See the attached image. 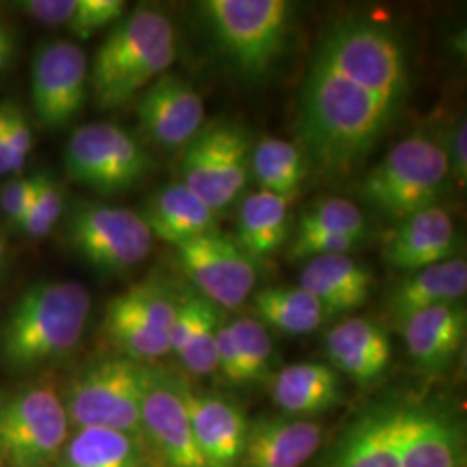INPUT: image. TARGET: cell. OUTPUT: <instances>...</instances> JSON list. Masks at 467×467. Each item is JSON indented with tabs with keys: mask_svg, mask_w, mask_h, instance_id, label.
<instances>
[{
	"mask_svg": "<svg viewBox=\"0 0 467 467\" xmlns=\"http://www.w3.org/2000/svg\"><path fill=\"white\" fill-rule=\"evenodd\" d=\"M201 11L218 46L243 73H265L281 56L289 30V2L204 0Z\"/></svg>",
	"mask_w": 467,
	"mask_h": 467,
	"instance_id": "7",
	"label": "cell"
},
{
	"mask_svg": "<svg viewBox=\"0 0 467 467\" xmlns=\"http://www.w3.org/2000/svg\"><path fill=\"white\" fill-rule=\"evenodd\" d=\"M222 317L220 308L201 296L200 312L192 331L177 355L192 376H208L217 370V333Z\"/></svg>",
	"mask_w": 467,
	"mask_h": 467,
	"instance_id": "33",
	"label": "cell"
},
{
	"mask_svg": "<svg viewBox=\"0 0 467 467\" xmlns=\"http://www.w3.org/2000/svg\"><path fill=\"white\" fill-rule=\"evenodd\" d=\"M177 57V35L171 19L158 9L137 7L115 23L104 38L88 82L96 104L113 109L134 99L167 73Z\"/></svg>",
	"mask_w": 467,
	"mask_h": 467,
	"instance_id": "3",
	"label": "cell"
},
{
	"mask_svg": "<svg viewBox=\"0 0 467 467\" xmlns=\"http://www.w3.org/2000/svg\"><path fill=\"white\" fill-rule=\"evenodd\" d=\"M142 438L165 467H206L196 445L179 378L146 368Z\"/></svg>",
	"mask_w": 467,
	"mask_h": 467,
	"instance_id": "13",
	"label": "cell"
},
{
	"mask_svg": "<svg viewBox=\"0 0 467 467\" xmlns=\"http://www.w3.org/2000/svg\"><path fill=\"white\" fill-rule=\"evenodd\" d=\"M324 430L310 419L258 418L248 422L239 467H305Z\"/></svg>",
	"mask_w": 467,
	"mask_h": 467,
	"instance_id": "18",
	"label": "cell"
},
{
	"mask_svg": "<svg viewBox=\"0 0 467 467\" xmlns=\"http://www.w3.org/2000/svg\"><path fill=\"white\" fill-rule=\"evenodd\" d=\"M449 161H451V173L455 182L461 187H466L467 179V123L466 118L459 119L453 134H451V150Z\"/></svg>",
	"mask_w": 467,
	"mask_h": 467,
	"instance_id": "41",
	"label": "cell"
},
{
	"mask_svg": "<svg viewBox=\"0 0 467 467\" xmlns=\"http://www.w3.org/2000/svg\"><path fill=\"white\" fill-rule=\"evenodd\" d=\"M5 264H7V239H5V234L0 231V275L5 270Z\"/></svg>",
	"mask_w": 467,
	"mask_h": 467,
	"instance_id": "44",
	"label": "cell"
},
{
	"mask_svg": "<svg viewBox=\"0 0 467 467\" xmlns=\"http://www.w3.org/2000/svg\"><path fill=\"white\" fill-rule=\"evenodd\" d=\"M234 341L239 351L246 384L264 381L274 358V345L267 327L258 318L239 317L229 320Z\"/></svg>",
	"mask_w": 467,
	"mask_h": 467,
	"instance_id": "34",
	"label": "cell"
},
{
	"mask_svg": "<svg viewBox=\"0 0 467 467\" xmlns=\"http://www.w3.org/2000/svg\"><path fill=\"white\" fill-rule=\"evenodd\" d=\"M217 370H220L222 376L231 384L235 386L246 384L243 362L234 341L229 320L223 317L220 320L217 333Z\"/></svg>",
	"mask_w": 467,
	"mask_h": 467,
	"instance_id": "40",
	"label": "cell"
},
{
	"mask_svg": "<svg viewBox=\"0 0 467 467\" xmlns=\"http://www.w3.org/2000/svg\"><path fill=\"white\" fill-rule=\"evenodd\" d=\"M123 0H77V9L67 30L77 38L87 40L108 25L118 23L125 15Z\"/></svg>",
	"mask_w": 467,
	"mask_h": 467,
	"instance_id": "37",
	"label": "cell"
},
{
	"mask_svg": "<svg viewBox=\"0 0 467 467\" xmlns=\"http://www.w3.org/2000/svg\"><path fill=\"white\" fill-rule=\"evenodd\" d=\"M251 152L250 135L239 125H208L184 148L179 163L181 182L218 213L248 184Z\"/></svg>",
	"mask_w": 467,
	"mask_h": 467,
	"instance_id": "9",
	"label": "cell"
},
{
	"mask_svg": "<svg viewBox=\"0 0 467 467\" xmlns=\"http://www.w3.org/2000/svg\"><path fill=\"white\" fill-rule=\"evenodd\" d=\"M177 260L201 291L220 310L239 308L256 284L254 262L231 235L212 231L177 246Z\"/></svg>",
	"mask_w": 467,
	"mask_h": 467,
	"instance_id": "11",
	"label": "cell"
},
{
	"mask_svg": "<svg viewBox=\"0 0 467 467\" xmlns=\"http://www.w3.org/2000/svg\"><path fill=\"white\" fill-rule=\"evenodd\" d=\"M144 130L165 150L185 148L202 129L204 102L184 78L165 73L140 94L135 106Z\"/></svg>",
	"mask_w": 467,
	"mask_h": 467,
	"instance_id": "14",
	"label": "cell"
},
{
	"mask_svg": "<svg viewBox=\"0 0 467 467\" xmlns=\"http://www.w3.org/2000/svg\"><path fill=\"white\" fill-rule=\"evenodd\" d=\"M181 301L175 300L161 284L139 283L117 295L108 305L148 326L152 331L168 336Z\"/></svg>",
	"mask_w": 467,
	"mask_h": 467,
	"instance_id": "31",
	"label": "cell"
},
{
	"mask_svg": "<svg viewBox=\"0 0 467 467\" xmlns=\"http://www.w3.org/2000/svg\"><path fill=\"white\" fill-rule=\"evenodd\" d=\"M401 467H466V440L457 419L436 407L400 409Z\"/></svg>",
	"mask_w": 467,
	"mask_h": 467,
	"instance_id": "16",
	"label": "cell"
},
{
	"mask_svg": "<svg viewBox=\"0 0 467 467\" xmlns=\"http://www.w3.org/2000/svg\"><path fill=\"white\" fill-rule=\"evenodd\" d=\"M67 200L61 184L47 173L35 175V194L19 231L30 239H42L65 217Z\"/></svg>",
	"mask_w": 467,
	"mask_h": 467,
	"instance_id": "35",
	"label": "cell"
},
{
	"mask_svg": "<svg viewBox=\"0 0 467 467\" xmlns=\"http://www.w3.org/2000/svg\"><path fill=\"white\" fill-rule=\"evenodd\" d=\"M65 217L67 244L102 272L137 267L152 250L154 237L134 210L80 202Z\"/></svg>",
	"mask_w": 467,
	"mask_h": 467,
	"instance_id": "10",
	"label": "cell"
},
{
	"mask_svg": "<svg viewBox=\"0 0 467 467\" xmlns=\"http://www.w3.org/2000/svg\"><path fill=\"white\" fill-rule=\"evenodd\" d=\"M447 150L431 135L403 139L368 171L362 196L399 222L438 206L451 179Z\"/></svg>",
	"mask_w": 467,
	"mask_h": 467,
	"instance_id": "4",
	"label": "cell"
},
{
	"mask_svg": "<svg viewBox=\"0 0 467 467\" xmlns=\"http://www.w3.org/2000/svg\"><path fill=\"white\" fill-rule=\"evenodd\" d=\"M455 246L457 234L451 213L433 206L399 222L384 239L383 258L389 267L412 274L451 260Z\"/></svg>",
	"mask_w": 467,
	"mask_h": 467,
	"instance_id": "17",
	"label": "cell"
},
{
	"mask_svg": "<svg viewBox=\"0 0 467 467\" xmlns=\"http://www.w3.org/2000/svg\"><path fill=\"white\" fill-rule=\"evenodd\" d=\"M401 329L414 364L434 376L451 368L466 341V308L461 301L438 305L409 318Z\"/></svg>",
	"mask_w": 467,
	"mask_h": 467,
	"instance_id": "19",
	"label": "cell"
},
{
	"mask_svg": "<svg viewBox=\"0 0 467 467\" xmlns=\"http://www.w3.org/2000/svg\"><path fill=\"white\" fill-rule=\"evenodd\" d=\"M251 173L262 185V191L283 200H293L300 192L308 173L303 150L284 139L264 137L251 152Z\"/></svg>",
	"mask_w": 467,
	"mask_h": 467,
	"instance_id": "29",
	"label": "cell"
},
{
	"mask_svg": "<svg viewBox=\"0 0 467 467\" xmlns=\"http://www.w3.org/2000/svg\"><path fill=\"white\" fill-rule=\"evenodd\" d=\"M235 243L253 262L265 260L283 246L289 235V202L258 191L246 196L237 215Z\"/></svg>",
	"mask_w": 467,
	"mask_h": 467,
	"instance_id": "26",
	"label": "cell"
},
{
	"mask_svg": "<svg viewBox=\"0 0 467 467\" xmlns=\"http://www.w3.org/2000/svg\"><path fill=\"white\" fill-rule=\"evenodd\" d=\"M192 434L206 467H239L248 419L233 400L200 393L179 379Z\"/></svg>",
	"mask_w": 467,
	"mask_h": 467,
	"instance_id": "15",
	"label": "cell"
},
{
	"mask_svg": "<svg viewBox=\"0 0 467 467\" xmlns=\"http://www.w3.org/2000/svg\"><path fill=\"white\" fill-rule=\"evenodd\" d=\"M17 11L50 28H67L77 9V0H23L15 4Z\"/></svg>",
	"mask_w": 467,
	"mask_h": 467,
	"instance_id": "39",
	"label": "cell"
},
{
	"mask_svg": "<svg viewBox=\"0 0 467 467\" xmlns=\"http://www.w3.org/2000/svg\"><path fill=\"white\" fill-rule=\"evenodd\" d=\"M368 222L362 210L345 198H329L306 208L296 223L295 235H348L364 241Z\"/></svg>",
	"mask_w": 467,
	"mask_h": 467,
	"instance_id": "32",
	"label": "cell"
},
{
	"mask_svg": "<svg viewBox=\"0 0 467 467\" xmlns=\"http://www.w3.org/2000/svg\"><path fill=\"white\" fill-rule=\"evenodd\" d=\"M146 447L125 433L84 428L67 438L59 453L61 467H146Z\"/></svg>",
	"mask_w": 467,
	"mask_h": 467,
	"instance_id": "27",
	"label": "cell"
},
{
	"mask_svg": "<svg viewBox=\"0 0 467 467\" xmlns=\"http://www.w3.org/2000/svg\"><path fill=\"white\" fill-rule=\"evenodd\" d=\"M92 298L80 281H40L25 289L0 324V358L32 372L67 358L82 341Z\"/></svg>",
	"mask_w": 467,
	"mask_h": 467,
	"instance_id": "2",
	"label": "cell"
},
{
	"mask_svg": "<svg viewBox=\"0 0 467 467\" xmlns=\"http://www.w3.org/2000/svg\"><path fill=\"white\" fill-rule=\"evenodd\" d=\"M144 379L146 368L121 355L87 364L71 376L61 393L69 424L77 430H111L144 443L140 418Z\"/></svg>",
	"mask_w": 467,
	"mask_h": 467,
	"instance_id": "5",
	"label": "cell"
},
{
	"mask_svg": "<svg viewBox=\"0 0 467 467\" xmlns=\"http://www.w3.org/2000/svg\"><path fill=\"white\" fill-rule=\"evenodd\" d=\"M400 409L376 407L353 422L322 467H401Z\"/></svg>",
	"mask_w": 467,
	"mask_h": 467,
	"instance_id": "21",
	"label": "cell"
},
{
	"mask_svg": "<svg viewBox=\"0 0 467 467\" xmlns=\"http://www.w3.org/2000/svg\"><path fill=\"white\" fill-rule=\"evenodd\" d=\"M35 194V175L13 177L0 189V212L4 218L19 229L23 218L26 217Z\"/></svg>",
	"mask_w": 467,
	"mask_h": 467,
	"instance_id": "38",
	"label": "cell"
},
{
	"mask_svg": "<svg viewBox=\"0 0 467 467\" xmlns=\"http://www.w3.org/2000/svg\"><path fill=\"white\" fill-rule=\"evenodd\" d=\"M139 215L146 222L152 237L175 248L202 234L217 231V213L182 182L160 189Z\"/></svg>",
	"mask_w": 467,
	"mask_h": 467,
	"instance_id": "23",
	"label": "cell"
},
{
	"mask_svg": "<svg viewBox=\"0 0 467 467\" xmlns=\"http://www.w3.org/2000/svg\"><path fill=\"white\" fill-rule=\"evenodd\" d=\"M5 175H9V160H7V148L4 139L2 119H0V177H5Z\"/></svg>",
	"mask_w": 467,
	"mask_h": 467,
	"instance_id": "43",
	"label": "cell"
},
{
	"mask_svg": "<svg viewBox=\"0 0 467 467\" xmlns=\"http://www.w3.org/2000/svg\"><path fill=\"white\" fill-rule=\"evenodd\" d=\"M67 409L52 384L0 391V461L9 467H47L67 443Z\"/></svg>",
	"mask_w": 467,
	"mask_h": 467,
	"instance_id": "6",
	"label": "cell"
},
{
	"mask_svg": "<svg viewBox=\"0 0 467 467\" xmlns=\"http://www.w3.org/2000/svg\"><path fill=\"white\" fill-rule=\"evenodd\" d=\"M0 119L4 129V139L9 160V175L21 177L26 161L34 150V130L16 102H0Z\"/></svg>",
	"mask_w": 467,
	"mask_h": 467,
	"instance_id": "36",
	"label": "cell"
},
{
	"mask_svg": "<svg viewBox=\"0 0 467 467\" xmlns=\"http://www.w3.org/2000/svg\"><path fill=\"white\" fill-rule=\"evenodd\" d=\"M334 368L355 383H376L391 364L393 347L389 334L376 320L351 317L333 327L326 339Z\"/></svg>",
	"mask_w": 467,
	"mask_h": 467,
	"instance_id": "20",
	"label": "cell"
},
{
	"mask_svg": "<svg viewBox=\"0 0 467 467\" xmlns=\"http://www.w3.org/2000/svg\"><path fill=\"white\" fill-rule=\"evenodd\" d=\"M256 317L279 333L289 336L314 333L326 312L303 287H265L253 296Z\"/></svg>",
	"mask_w": 467,
	"mask_h": 467,
	"instance_id": "28",
	"label": "cell"
},
{
	"mask_svg": "<svg viewBox=\"0 0 467 467\" xmlns=\"http://www.w3.org/2000/svg\"><path fill=\"white\" fill-rule=\"evenodd\" d=\"M466 291V258L457 256L409 274L391 291L388 312L401 327L419 312L461 301Z\"/></svg>",
	"mask_w": 467,
	"mask_h": 467,
	"instance_id": "24",
	"label": "cell"
},
{
	"mask_svg": "<svg viewBox=\"0 0 467 467\" xmlns=\"http://www.w3.org/2000/svg\"><path fill=\"white\" fill-rule=\"evenodd\" d=\"M11 54H13V38L7 32V28L0 23V75L9 65Z\"/></svg>",
	"mask_w": 467,
	"mask_h": 467,
	"instance_id": "42",
	"label": "cell"
},
{
	"mask_svg": "<svg viewBox=\"0 0 467 467\" xmlns=\"http://www.w3.org/2000/svg\"><path fill=\"white\" fill-rule=\"evenodd\" d=\"M88 61L71 40H49L35 52L32 100L35 115L47 129H65L80 115L87 100Z\"/></svg>",
	"mask_w": 467,
	"mask_h": 467,
	"instance_id": "12",
	"label": "cell"
},
{
	"mask_svg": "<svg viewBox=\"0 0 467 467\" xmlns=\"http://www.w3.org/2000/svg\"><path fill=\"white\" fill-rule=\"evenodd\" d=\"M341 397L337 372L320 362L291 364L272 381V399L289 418L306 419L327 412Z\"/></svg>",
	"mask_w": 467,
	"mask_h": 467,
	"instance_id": "25",
	"label": "cell"
},
{
	"mask_svg": "<svg viewBox=\"0 0 467 467\" xmlns=\"http://www.w3.org/2000/svg\"><path fill=\"white\" fill-rule=\"evenodd\" d=\"M374 277L350 254H324L308 260L300 287L322 305L326 316L345 314L362 306L370 296Z\"/></svg>",
	"mask_w": 467,
	"mask_h": 467,
	"instance_id": "22",
	"label": "cell"
},
{
	"mask_svg": "<svg viewBox=\"0 0 467 467\" xmlns=\"http://www.w3.org/2000/svg\"><path fill=\"white\" fill-rule=\"evenodd\" d=\"M65 168L75 182L111 196L132 189L150 173V156L123 127L98 121L71 134Z\"/></svg>",
	"mask_w": 467,
	"mask_h": 467,
	"instance_id": "8",
	"label": "cell"
},
{
	"mask_svg": "<svg viewBox=\"0 0 467 467\" xmlns=\"http://www.w3.org/2000/svg\"><path fill=\"white\" fill-rule=\"evenodd\" d=\"M409 82L407 49L393 25L337 21L320 38L301 87L303 154L333 177L358 167L399 115Z\"/></svg>",
	"mask_w": 467,
	"mask_h": 467,
	"instance_id": "1",
	"label": "cell"
},
{
	"mask_svg": "<svg viewBox=\"0 0 467 467\" xmlns=\"http://www.w3.org/2000/svg\"><path fill=\"white\" fill-rule=\"evenodd\" d=\"M102 329L119 355L137 364L152 362L170 353L168 336L152 331L142 322L129 317L111 305L106 306Z\"/></svg>",
	"mask_w": 467,
	"mask_h": 467,
	"instance_id": "30",
	"label": "cell"
}]
</instances>
